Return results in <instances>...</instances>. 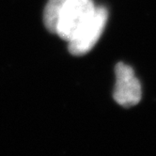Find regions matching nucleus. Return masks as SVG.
Masks as SVG:
<instances>
[{"label": "nucleus", "instance_id": "nucleus-1", "mask_svg": "<svg viewBox=\"0 0 156 156\" xmlns=\"http://www.w3.org/2000/svg\"><path fill=\"white\" fill-rule=\"evenodd\" d=\"M95 9L92 0H67L61 10L55 34L69 41L90 18Z\"/></svg>", "mask_w": 156, "mask_h": 156}, {"label": "nucleus", "instance_id": "nucleus-2", "mask_svg": "<svg viewBox=\"0 0 156 156\" xmlns=\"http://www.w3.org/2000/svg\"><path fill=\"white\" fill-rule=\"evenodd\" d=\"M107 17L106 9L96 7L90 18L68 41L70 53L73 55H82L90 52L101 37L106 25Z\"/></svg>", "mask_w": 156, "mask_h": 156}, {"label": "nucleus", "instance_id": "nucleus-3", "mask_svg": "<svg viewBox=\"0 0 156 156\" xmlns=\"http://www.w3.org/2000/svg\"><path fill=\"white\" fill-rule=\"evenodd\" d=\"M115 73V101L124 107L136 105L141 100V86L133 69L124 63H118Z\"/></svg>", "mask_w": 156, "mask_h": 156}, {"label": "nucleus", "instance_id": "nucleus-4", "mask_svg": "<svg viewBox=\"0 0 156 156\" xmlns=\"http://www.w3.org/2000/svg\"><path fill=\"white\" fill-rule=\"evenodd\" d=\"M67 0H49L44 9V25L46 28L52 32L55 33L57 25L61 13V10Z\"/></svg>", "mask_w": 156, "mask_h": 156}]
</instances>
